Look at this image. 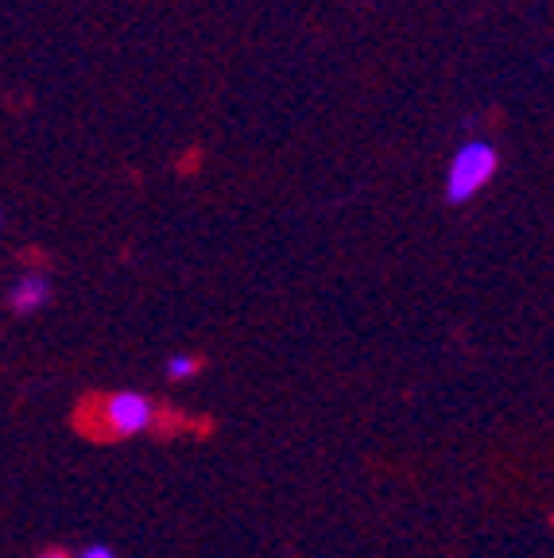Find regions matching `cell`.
<instances>
[{"label":"cell","mask_w":554,"mask_h":558,"mask_svg":"<svg viewBox=\"0 0 554 558\" xmlns=\"http://www.w3.org/2000/svg\"><path fill=\"white\" fill-rule=\"evenodd\" d=\"M51 299V288H47V279L44 276H20L16 283L9 288V306L16 314H35L39 306Z\"/></svg>","instance_id":"3"},{"label":"cell","mask_w":554,"mask_h":558,"mask_svg":"<svg viewBox=\"0 0 554 558\" xmlns=\"http://www.w3.org/2000/svg\"><path fill=\"white\" fill-rule=\"evenodd\" d=\"M496 151L493 144H481V140H473V144H461L458 156L450 159V174H446V202L450 206H461V202H469L477 191H485V183L496 174Z\"/></svg>","instance_id":"1"},{"label":"cell","mask_w":554,"mask_h":558,"mask_svg":"<svg viewBox=\"0 0 554 558\" xmlns=\"http://www.w3.org/2000/svg\"><path fill=\"white\" fill-rule=\"evenodd\" d=\"M39 558H70V555H62V550H47V555H39Z\"/></svg>","instance_id":"6"},{"label":"cell","mask_w":554,"mask_h":558,"mask_svg":"<svg viewBox=\"0 0 554 558\" xmlns=\"http://www.w3.org/2000/svg\"><path fill=\"white\" fill-rule=\"evenodd\" d=\"M194 373H198V357L194 353H171L167 357V376L171 380H191Z\"/></svg>","instance_id":"4"},{"label":"cell","mask_w":554,"mask_h":558,"mask_svg":"<svg viewBox=\"0 0 554 558\" xmlns=\"http://www.w3.org/2000/svg\"><path fill=\"white\" fill-rule=\"evenodd\" d=\"M79 558H117V555H113L109 547H105V543H94V547H86Z\"/></svg>","instance_id":"5"},{"label":"cell","mask_w":554,"mask_h":558,"mask_svg":"<svg viewBox=\"0 0 554 558\" xmlns=\"http://www.w3.org/2000/svg\"><path fill=\"white\" fill-rule=\"evenodd\" d=\"M97 418H101L105 435L132 438L156 427V403L144 392H113V396H105Z\"/></svg>","instance_id":"2"}]
</instances>
